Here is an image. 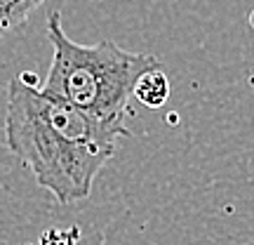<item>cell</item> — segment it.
<instances>
[{
  "label": "cell",
  "mask_w": 254,
  "mask_h": 245,
  "mask_svg": "<svg viewBox=\"0 0 254 245\" xmlns=\"http://www.w3.org/2000/svg\"><path fill=\"white\" fill-rule=\"evenodd\" d=\"M125 120L94 118L33 87L28 73L7 85L5 144L59 203H75L92 193L101 167L125 137Z\"/></svg>",
  "instance_id": "obj_1"
},
{
  "label": "cell",
  "mask_w": 254,
  "mask_h": 245,
  "mask_svg": "<svg viewBox=\"0 0 254 245\" xmlns=\"http://www.w3.org/2000/svg\"><path fill=\"white\" fill-rule=\"evenodd\" d=\"M52 64L40 92L85 111L94 118L125 120L127 101L134 97L139 78L160 69L158 57L127 52L111 38L97 45H80L66 36L62 14H47Z\"/></svg>",
  "instance_id": "obj_2"
},
{
  "label": "cell",
  "mask_w": 254,
  "mask_h": 245,
  "mask_svg": "<svg viewBox=\"0 0 254 245\" xmlns=\"http://www.w3.org/2000/svg\"><path fill=\"white\" fill-rule=\"evenodd\" d=\"M134 97L148 109H160L170 99V78L163 69H153L139 78L134 87Z\"/></svg>",
  "instance_id": "obj_3"
},
{
  "label": "cell",
  "mask_w": 254,
  "mask_h": 245,
  "mask_svg": "<svg viewBox=\"0 0 254 245\" xmlns=\"http://www.w3.org/2000/svg\"><path fill=\"white\" fill-rule=\"evenodd\" d=\"M45 0H0V40L9 31L26 24L28 17L36 12Z\"/></svg>",
  "instance_id": "obj_4"
}]
</instances>
